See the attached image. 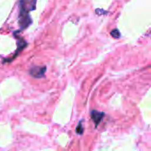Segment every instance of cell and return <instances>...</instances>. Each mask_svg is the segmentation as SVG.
Returning a JSON list of instances; mask_svg holds the SVG:
<instances>
[{"label":"cell","mask_w":151,"mask_h":151,"mask_svg":"<svg viewBox=\"0 0 151 151\" xmlns=\"http://www.w3.org/2000/svg\"><path fill=\"white\" fill-rule=\"evenodd\" d=\"M76 132L78 134H82L83 132V125H82V122H79L77 128H76Z\"/></svg>","instance_id":"cell-5"},{"label":"cell","mask_w":151,"mask_h":151,"mask_svg":"<svg viewBox=\"0 0 151 151\" xmlns=\"http://www.w3.org/2000/svg\"><path fill=\"white\" fill-rule=\"evenodd\" d=\"M96 13H97V14H102V13H106V11H103L101 10V9H97V10H96Z\"/></svg>","instance_id":"cell-6"},{"label":"cell","mask_w":151,"mask_h":151,"mask_svg":"<svg viewBox=\"0 0 151 151\" xmlns=\"http://www.w3.org/2000/svg\"><path fill=\"white\" fill-rule=\"evenodd\" d=\"M110 35L113 37V38H119L120 37V33L117 29H113L111 32H110Z\"/></svg>","instance_id":"cell-4"},{"label":"cell","mask_w":151,"mask_h":151,"mask_svg":"<svg viewBox=\"0 0 151 151\" xmlns=\"http://www.w3.org/2000/svg\"><path fill=\"white\" fill-rule=\"evenodd\" d=\"M20 12L19 14H28L30 11L35 10L36 0H20Z\"/></svg>","instance_id":"cell-1"},{"label":"cell","mask_w":151,"mask_h":151,"mask_svg":"<svg viewBox=\"0 0 151 151\" xmlns=\"http://www.w3.org/2000/svg\"><path fill=\"white\" fill-rule=\"evenodd\" d=\"M46 71L45 66H34L30 69L29 73L34 78H42L43 77Z\"/></svg>","instance_id":"cell-2"},{"label":"cell","mask_w":151,"mask_h":151,"mask_svg":"<svg viewBox=\"0 0 151 151\" xmlns=\"http://www.w3.org/2000/svg\"><path fill=\"white\" fill-rule=\"evenodd\" d=\"M103 115H104L103 113L99 112V111H97V110H93V111L91 112V117H92L93 121L95 123L96 125H97L100 123V121L102 119Z\"/></svg>","instance_id":"cell-3"}]
</instances>
